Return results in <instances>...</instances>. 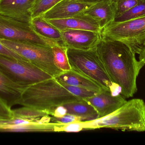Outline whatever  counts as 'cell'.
Segmentation results:
<instances>
[{"instance_id": "6da1fadb", "label": "cell", "mask_w": 145, "mask_h": 145, "mask_svg": "<svg viewBox=\"0 0 145 145\" xmlns=\"http://www.w3.org/2000/svg\"><path fill=\"white\" fill-rule=\"evenodd\" d=\"M96 50L111 79L121 88V94L125 98L133 97L137 91V77L144 65L137 60L128 46L118 40L101 37Z\"/></svg>"}, {"instance_id": "7a4b0ae2", "label": "cell", "mask_w": 145, "mask_h": 145, "mask_svg": "<svg viewBox=\"0 0 145 145\" xmlns=\"http://www.w3.org/2000/svg\"><path fill=\"white\" fill-rule=\"evenodd\" d=\"M82 99L70 93L55 77L27 87L18 105L35 108L52 115L59 106Z\"/></svg>"}, {"instance_id": "3957f363", "label": "cell", "mask_w": 145, "mask_h": 145, "mask_svg": "<svg viewBox=\"0 0 145 145\" xmlns=\"http://www.w3.org/2000/svg\"><path fill=\"white\" fill-rule=\"evenodd\" d=\"M84 123V130L110 128L144 132L145 103L140 99H133L108 115Z\"/></svg>"}, {"instance_id": "277c9868", "label": "cell", "mask_w": 145, "mask_h": 145, "mask_svg": "<svg viewBox=\"0 0 145 145\" xmlns=\"http://www.w3.org/2000/svg\"><path fill=\"white\" fill-rule=\"evenodd\" d=\"M71 70L93 80L113 95L121 94V88L111 79L96 48L88 50L67 48Z\"/></svg>"}, {"instance_id": "5b68a950", "label": "cell", "mask_w": 145, "mask_h": 145, "mask_svg": "<svg viewBox=\"0 0 145 145\" xmlns=\"http://www.w3.org/2000/svg\"><path fill=\"white\" fill-rule=\"evenodd\" d=\"M101 34L102 38L123 42L139 54L145 46V16L123 22L113 21Z\"/></svg>"}, {"instance_id": "8992f818", "label": "cell", "mask_w": 145, "mask_h": 145, "mask_svg": "<svg viewBox=\"0 0 145 145\" xmlns=\"http://www.w3.org/2000/svg\"><path fill=\"white\" fill-rule=\"evenodd\" d=\"M0 42L53 77H57L63 72L54 64L52 47L4 39H0Z\"/></svg>"}, {"instance_id": "52a82bcc", "label": "cell", "mask_w": 145, "mask_h": 145, "mask_svg": "<svg viewBox=\"0 0 145 145\" xmlns=\"http://www.w3.org/2000/svg\"><path fill=\"white\" fill-rule=\"evenodd\" d=\"M0 71L12 82L26 87L53 77L26 60L1 54Z\"/></svg>"}, {"instance_id": "ba28073f", "label": "cell", "mask_w": 145, "mask_h": 145, "mask_svg": "<svg viewBox=\"0 0 145 145\" xmlns=\"http://www.w3.org/2000/svg\"><path fill=\"white\" fill-rule=\"evenodd\" d=\"M0 39L32 43L50 47L56 44L39 35L30 23L19 21L1 14Z\"/></svg>"}, {"instance_id": "9c48e42d", "label": "cell", "mask_w": 145, "mask_h": 145, "mask_svg": "<svg viewBox=\"0 0 145 145\" xmlns=\"http://www.w3.org/2000/svg\"><path fill=\"white\" fill-rule=\"evenodd\" d=\"M61 31L64 46L67 48L88 50L95 48L101 38V32L81 30Z\"/></svg>"}, {"instance_id": "30bf717a", "label": "cell", "mask_w": 145, "mask_h": 145, "mask_svg": "<svg viewBox=\"0 0 145 145\" xmlns=\"http://www.w3.org/2000/svg\"><path fill=\"white\" fill-rule=\"evenodd\" d=\"M83 99L95 108L98 113L97 118L104 117L116 111L127 101L121 94L113 95L108 91L97 93Z\"/></svg>"}, {"instance_id": "8fae6325", "label": "cell", "mask_w": 145, "mask_h": 145, "mask_svg": "<svg viewBox=\"0 0 145 145\" xmlns=\"http://www.w3.org/2000/svg\"><path fill=\"white\" fill-rule=\"evenodd\" d=\"M95 3L62 0L40 16L45 20L66 18L83 12Z\"/></svg>"}, {"instance_id": "7c38bea8", "label": "cell", "mask_w": 145, "mask_h": 145, "mask_svg": "<svg viewBox=\"0 0 145 145\" xmlns=\"http://www.w3.org/2000/svg\"><path fill=\"white\" fill-rule=\"evenodd\" d=\"M46 20L60 31L69 30H87L99 32L101 31L95 20L83 13L66 18Z\"/></svg>"}, {"instance_id": "4fadbf2b", "label": "cell", "mask_w": 145, "mask_h": 145, "mask_svg": "<svg viewBox=\"0 0 145 145\" xmlns=\"http://www.w3.org/2000/svg\"><path fill=\"white\" fill-rule=\"evenodd\" d=\"M35 0H0V14L19 21L30 23Z\"/></svg>"}, {"instance_id": "5bb4252c", "label": "cell", "mask_w": 145, "mask_h": 145, "mask_svg": "<svg viewBox=\"0 0 145 145\" xmlns=\"http://www.w3.org/2000/svg\"><path fill=\"white\" fill-rule=\"evenodd\" d=\"M82 13L95 20L102 30L114 21L116 10L112 0H102L94 3Z\"/></svg>"}, {"instance_id": "9a60e30c", "label": "cell", "mask_w": 145, "mask_h": 145, "mask_svg": "<svg viewBox=\"0 0 145 145\" xmlns=\"http://www.w3.org/2000/svg\"><path fill=\"white\" fill-rule=\"evenodd\" d=\"M55 78L61 83L82 88L96 93L106 91L93 80L72 70L63 72Z\"/></svg>"}, {"instance_id": "2e32d148", "label": "cell", "mask_w": 145, "mask_h": 145, "mask_svg": "<svg viewBox=\"0 0 145 145\" xmlns=\"http://www.w3.org/2000/svg\"><path fill=\"white\" fill-rule=\"evenodd\" d=\"M26 87L11 81L0 71V97L9 108L18 105Z\"/></svg>"}, {"instance_id": "e0dca14e", "label": "cell", "mask_w": 145, "mask_h": 145, "mask_svg": "<svg viewBox=\"0 0 145 145\" xmlns=\"http://www.w3.org/2000/svg\"><path fill=\"white\" fill-rule=\"evenodd\" d=\"M30 24L40 36L54 44L64 47L61 31L41 16L31 18Z\"/></svg>"}, {"instance_id": "ac0fdd59", "label": "cell", "mask_w": 145, "mask_h": 145, "mask_svg": "<svg viewBox=\"0 0 145 145\" xmlns=\"http://www.w3.org/2000/svg\"><path fill=\"white\" fill-rule=\"evenodd\" d=\"M63 106L67 110V114L80 117L85 121L98 118V113L95 108L85 100H76Z\"/></svg>"}, {"instance_id": "d6986e66", "label": "cell", "mask_w": 145, "mask_h": 145, "mask_svg": "<svg viewBox=\"0 0 145 145\" xmlns=\"http://www.w3.org/2000/svg\"><path fill=\"white\" fill-rule=\"evenodd\" d=\"M13 117L43 123L51 122L52 117L47 113L31 107H23L12 110Z\"/></svg>"}, {"instance_id": "ffe728a7", "label": "cell", "mask_w": 145, "mask_h": 145, "mask_svg": "<svg viewBox=\"0 0 145 145\" xmlns=\"http://www.w3.org/2000/svg\"><path fill=\"white\" fill-rule=\"evenodd\" d=\"M54 60L56 66L63 72L71 70L67 54V48L57 44L52 47Z\"/></svg>"}, {"instance_id": "44dd1931", "label": "cell", "mask_w": 145, "mask_h": 145, "mask_svg": "<svg viewBox=\"0 0 145 145\" xmlns=\"http://www.w3.org/2000/svg\"><path fill=\"white\" fill-rule=\"evenodd\" d=\"M145 16V0L125 12L116 16L113 22H123Z\"/></svg>"}, {"instance_id": "7402d4cb", "label": "cell", "mask_w": 145, "mask_h": 145, "mask_svg": "<svg viewBox=\"0 0 145 145\" xmlns=\"http://www.w3.org/2000/svg\"><path fill=\"white\" fill-rule=\"evenodd\" d=\"M62 0H35L31 8V18L42 15Z\"/></svg>"}, {"instance_id": "603a6c76", "label": "cell", "mask_w": 145, "mask_h": 145, "mask_svg": "<svg viewBox=\"0 0 145 145\" xmlns=\"http://www.w3.org/2000/svg\"><path fill=\"white\" fill-rule=\"evenodd\" d=\"M84 121H78L71 123L62 124L57 123L55 132L78 133L84 130Z\"/></svg>"}, {"instance_id": "cb8c5ba5", "label": "cell", "mask_w": 145, "mask_h": 145, "mask_svg": "<svg viewBox=\"0 0 145 145\" xmlns=\"http://www.w3.org/2000/svg\"><path fill=\"white\" fill-rule=\"evenodd\" d=\"M145 0H112L116 8V16L131 9Z\"/></svg>"}, {"instance_id": "d4e9b609", "label": "cell", "mask_w": 145, "mask_h": 145, "mask_svg": "<svg viewBox=\"0 0 145 145\" xmlns=\"http://www.w3.org/2000/svg\"><path fill=\"white\" fill-rule=\"evenodd\" d=\"M70 93L80 99L86 98L95 94L96 93L81 87L60 83Z\"/></svg>"}, {"instance_id": "484cf974", "label": "cell", "mask_w": 145, "mask_h": 145, "mask_svg": "<svg viewBox=\"0 0 145 145\" xmlns=\"http://www.w3.org/2000/svg\"><path fill=\"white\" fill-rule=\"evenodd\" d=\"M78 121H85V120L80 117L70 114H67L61 117H56L52 116L51 118L52 122L62 124L71 123Z\"/></svg>"}, {"instance_id": "4316f807", "label": "cell", "mask_w": 145, "mask_h": 145, "mask_svg": "<svg viewBox=\"0 0 145 145\" xmlns=\"http://www.w3.org/2000/svg\"><path fill=\"white\" fill-rule=\"evenodd\" d=\"M13 117L12 110L6 104L0 97V120H7Z\"/></svg>"}, {"instance_id": "83f0119b", "label": "cell", "mask_w": 145, "mask_h": 145, "mask_svg": "<svg viewBox=\"0 0 145 145\" xmlns=\"http://www.w3.org/2000/svg\"><path fill=\"white\" fill-rule=\"evenodd\" d=\"M0 54L18 60H25L0 42Z\"/></svg>"}, {"instance_id": "f1b7e54d", "label": "cell", "mask_w": 145, "mask_h": 145, "mask_svg": "<svg viewBox=\"0 0 145 145\" xmlns=\"http://www.w3.org/2000/svg\"><path fill=\"white\" fill-rule=\"evenodd\" d=\"M67 114L66 108L63 105L59 106L56 108L53 113L52 116L56 117H61Z\"/></svg>"}, {"instance_id": "f546056e", "label": "cell", "mask_w": 145, "mask_h": 145, "mask_svg": "<svg viewBox=\"0 0 145 145\" xmlns=\"http://www.w3.org/2000/svg\"><path fill=\"white\" fill-rule=\"evenodd\" d=\"M139 60L145 65V46L139 54Z\"/></svg>"}, {"instance_id": "4dcf8cb0", "label": "cell", "mask_w": 145, "mask_h": 145, "mask_svg": "<svg viewBox=\"0 0 145 145\" xmlns=\"http://www.w3.org/2000/svg\"><path fill=\"white\" fill-rule=\"evenodd\" d=\"M74 1H79L84 2L88 3H94L98 2L102 0H74Z\"/></svg>"}]
</instances>
